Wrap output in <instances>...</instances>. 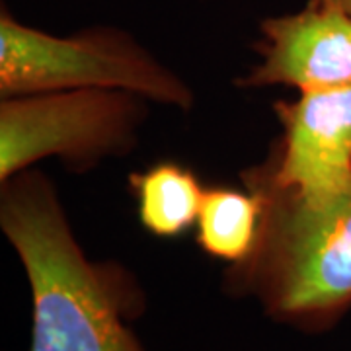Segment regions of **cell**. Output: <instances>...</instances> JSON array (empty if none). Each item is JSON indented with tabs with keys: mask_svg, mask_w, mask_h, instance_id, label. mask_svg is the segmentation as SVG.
I'll list each match as a JSON object with an SVG mask.
<instances>
[{
	"mask_svg": "<svg viewBox=\"0 0 351 351\" xmlns=\"http://www.w3.org/2000/svg\"><path fill=\"white\" fill-rule=\"evenodd\" d=\"M0 228L32 291L29 351H145L127 324L143 308L137 283L84 254L51 178L29 168L2 182Z\"/></svg>",
	"mask_w": 351,
	"mask_h": 351,
	"instance_id": "obj_1",
	"label": "cell"
},
{
	"mask_svg": "<svg viewBox=\"0 0 351 351\" xmlns=\"http://www.w3.org/2000/svg\"><path fill=\"white\" fill-rule=\"evenodd\" d=\"M240 176L260 197L262 221L250 256L228 265L225 291L256 299L285 326L326 332L351 308V184L308 201L279 186L263 162Z\"/></svg>",
	"mask_w": 351,
	"mask_h": 351,
	"instance_id": "obj_2",
	"label": "cell"
},
{
	"mask_svg": "<svg viewBox=\"0 0 351 351\" xmlns=\"http://www.w3.org/2000/svg\"><path fill=\"white\" fill-rule=\"evenodd\" d=\"M84 88L123 90L182 112L195 106L188 82L121 27L57 36L0 8V98Z\"/></svg>",
	"mask_w": 351,
	"mask_h": 351,
	"instance_id": "obj_3",
	"label": "cell"
},
{
	"mask_svg": "<svg viewBox=\"0 0 351 351\" xmlns=\"http://www.w3.org/2000/svg\"><path fill=\"white\" fill-rule=\"evenodd\" d=\"M151 101L123 90H59L0 98V184L59 158L86 172L137 147Z\"/></svg>",
	"mask_w": 351,
	"mask_h": 351,
	"instance_id": "obj_4",
	"label": "cell"
},
{
	"mask_svg": "<svg viewBox=\"0 0 351 351\" xmlns=\"http://www.w3.org/2000/svg\"><path fill=\"white\" fill-rule=\"evenodd\" d=\"M281 135L262 162L279 186L308 201L351 184V86L299 92L274 104Z\"/></svg>",
	"mask_w": 351,
	"mask_h": 351,
	"instance_id": "obj_5",
	"label": "cell"
},
{
	"mask_svg": "<svg viewBox=\"0 0 351 351\" xmlns=\"http://www.w3.org/2000/svg\"><path fill=\"white\" fill-rule=\"evenodd\" d=\"M260 61L237 80L240 88L287 86L316 92L351 86V16L318 0L260 22Z\"/></svg>",
	"mask_w": 351,
	"mask_h": 351,
	"instance_id": "obj_6",
	"label": "cell"
},
{
	"mask_svg": "<svg viewBox=\"0 0 351 351\" xmlns=\"http://www.w3.org/2000/svg\"><path fill=\"white\" fill-rule=\"evenodd\" d=\"M129 188L141 225L158 239H176L197 223L207 189L195 172L170 160L131 172Z\"/></svg>",
	"mask_w": 351,
	"mask_h": 351,
	"instance_id": "obj_7",
	"label": "cell"
},
{
	"mask_svg": "<svg viewBox=\"0 0 351 351\" xmlns=\"http://www.w3.org/2000/svg\"><path fill=\"white\" fill-rule=\"evenodd\" d=\"M262 221V203L252 189L207 188L197 217V244L207 256L242 262L256 246Z\"/></svg>",
	"mask_w": 351,
	"mask_h": 351,
	"instance_id": "obj_8",
	"label": "cell"
},
{
	"mask_svg": "<svg viewBox=\"0 0 351 351\" xmlns=\"http://www.w3.org/2000/svg\"><path fill=\"white\" fill-rule=\"evenodd\" d=\"M318 2H324V4H330V6H336V8H339V10H343V12L351 16V0H318Z\"/></svg>",
	"mask_w": 351,
	"mask_h": 351,
	"instance_id": "obj_9",
	"label": "cell"
}]
</instances>
